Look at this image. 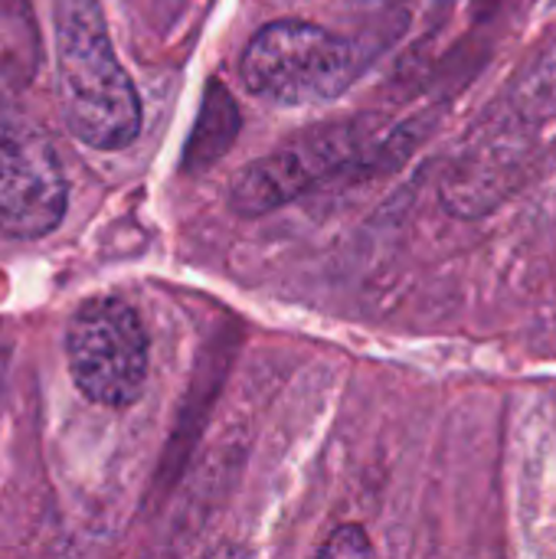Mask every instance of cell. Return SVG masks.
Segmentation results:
<instances>
[{
  "label": "cell",
  "mask_w": 556,
  "mask_h": 559,
  "mask_svg": "<svg viewBox=\"0 0 556 559\" xmlns=\"http://www.w3.org/2000/svg\"><path fill=\"white\" fill-rule=\"evenodd\" d=\"M544 79H547V82H554V88H556V56H554V59H551V66H547Z\"/></svg>",
  "instance_id": "obj_9"
},
{
  "label": "cell",
  "mask_w": 556,
  "mask_h": 559,
  "mask_svg": "<svg viewBox=\"0 0 556 559\" xmlns=\"http://www.w3.org/2000/svg\"><path fill=\"white\" fill-rule=\"evenodd\" d=\"M236 134H239L236 102L220 82H210L200 118H197V128H193V134H190V141L184 147V170L197 174V170H206L210 164H216L229 151Z\"/></svg>",
  "instance_id": "obj_6"
},
{
  "label": "cell",
  "mask_w": 556,
  "mask_h": 559,
  "mask_svg": "<svg viewBox=\"0 0 556 559\" xmlns=\"http://www.w3.org/2000/svg\"><path fill=\"white\" fill-rule=\"evenodd\" d=\"M360 59L354 46L305 20H275L262 26L239 59L246 92L282 108L334 102L354 85Z\"/></svg>",
  "instance_id": "obj_2"
},
{
  "label": "cell",
  "mask_w": 556,
  "mask_h": 559,
  "mask_svg": "<svg viewBox=\"0 0 556 559\" xmlns=\"http://www.w3.org/2000/svg\"><path fill=\"white\" fill-rule=\"evenodd\" d=\"M69 203L52 144L29 128H0V233L10 239L49 236Z\"/></svg>",
  "instance_id": "obj_5"
},
{
  "label": "cell",
  "mask_w": 556,
  "mask_h": 559,
  "mask_svg": "<svg viewBox=\"0 0 556 559\" xmlns=\"http://www.w3.org/2000/svg\"><path fill=\"white\" fill-rule=\"evenodd\" d=\"M56 88L66 128L95 151H121L141 131V98L115 56L98 0H52Z\"/></svg>",
  "instance_id": "obj_1"
},
{
  "label": "cell",
  "mask_w": 556,
  "mask_h": 559,
  "mask_svg": "<svg viewBox=\"0 0 556 559\" xmlns=\"http://www.w3.org/2000/svg\"><path fill=\"white\" fill-rule=\"evenodd\" d=\"M315 559H374V547L364 534V527L357 524H347V527H338L324 547L318 550Z\"/></svg>",
  "instance_id": "obj_7"
},
{
  "label": "cell",
  "mask_w": 556,
  "mask_h": 559,
  "mask_svg": "<svg viewBox=\"0 0 556 559\" xmlns=\"http://www.w3.org/2000/svg\"><path fill=\"white\" fill-rule=\"evenodd\" d=\"M66 360L79 393L98 406L125 409L147 383V331L121 298L85 301L66 328Z\"/></svg>",
  "instance_id": "obj_4"
},
{
  "label": "cell",
  "mask_w": 556,
  "mask_h": 559,
  "mask_svg": "<svg viewBox=\"0 0 556 559\" xmlns=\"http://www.w3.org/2000/svg\"><path fill=\"white\" fill-rule=\"evenodd\" d=\"M374 118H347L331 124H315L275 151L256 157L239 170L229 190V203L242 216H262L272 213L308 190H315L321 180L341 174L357 157L370 154L377 138Z\"/></svg>",
  "instance_id": "obj_3"
},
{
  "label": "cell",
  "mask_w": 556,
  "mask_h": 559,
  "mask_svg": "<svg viewBox=\"0 0 556 559\" xmlns=\"http://www.w3.org/2000/svg\"><path fill=\"white\" fill-rule=\"evenodd\" d=\"M206 559H249V554L242 550V547H233V544H226V547H220V550H213Z\"/></svg>",
  "instance_id": "obj_8"
}]
</instances>
